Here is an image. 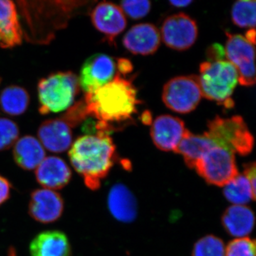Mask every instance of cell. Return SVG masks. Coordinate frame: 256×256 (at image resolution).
Here are the masks:
<instances>
[{"label": "cell", "instance_id": "obj_1", "mask_svg": "<svg viewBox=\"0 0 256 256\" xmlns=\"http://www.w3.org/2000/svg\"><path fill=\"white\" fill-rule=\"evenodd\" d=\"M116 146L109 134H86L74 142L69 151L70 163L88 188L96 190L114 166Z\"/></svg>", "mask_w": 256, "mask_h": 256}, {"label": "cell", "instance_id": "obj_2", "mask_svg": "<svg viewBox=\"0 0 256 256\" xmlns=\"http://www.w3.org/2000/svg\"><path fill=\"white\" fill-rule=\"evenodd\" d=\"M84 101L88 116L110 126L130 118L139 104L132 82L119 73L104 86L86 94Z\"/></svg>", "mask_w": 256, "mask_h": 256}, {"label": "cell", "instance_id": "obj_3", "mask_svg": "<svg viewBox=\"0 0 256 256\" xmlns=\"http://www.w3.org/2000/svg\"><path fill=\"white\" fill-rule=\"evenodd\" d=\"M198 78L202 96L227 108L234 106L230 97L238 84V76L230 62L224 60L203 62Z\"/></svg>", "mask_w": 256, "mask_h": 256}, {"label": "cell", "instance_id": "obj_4", "mask_svg": "<svg viewBox=\"0 0 256 256\" xmlns=\"http://www.w3.org/2000/svg\"><path fill=\"white\" fill-rule=\"evenodd\" d=\"M79 88L78 77L72 72H58L42 79L38 84L40 112L45 114L66 110Z\"/></svg>", "mask_w": 256, "mask_h": 256}, {"label": "cell", "instance_id": "obj_5", "mask_svg": "<svg viewBox=\"0 0 256 256\" xmlns=\"http://www.w3.org/2000/svg\"><path fill=\"white\" fill-rule=\"evenodd\" d=\"M205 136L216 146L245 156L252 152L254 139L246 124L238 116L224 118L216 116L207 124Z\"/></svg>", "mask_w": 256, "mask_h": 256}, {"label": "cell", "instance_id": "obj_6", "mask_svg": "<svg viewBox=\"0 0 256 256\" xmlns=\"http://www.w3.org/2000/svg\"><path fill=\"white\" fill-rule=\"evenodd\" d=\"M194 169L210 184L224 186L238 174L235 154L216 146L196 162Z\"/></svg>", "mask_w": 256, "mask_h": 256}, {"label": "cell", "instance_id": "obj_7", "mask_svg": "<svg viewBox=\"0 0 256 256\" xmlns=\"http://www.w3.org/2000/svg\"><path fill=\"white\" fill-rule=\"evenodd\" d=\"M202 97L198 76L195 75L175 77L163 88V102L178 114H188L194 110Z\"/></svg>", "mask_w": 256, "mask_h": 256}, {"label": "cell", "instance_id": "obj_8", "mask_svg": "<svg viewBox=\"0 0 256 256\" xmlns=\"http://www.w3.org/2000/svg\"><path fill=\"white\" fill-rule=\"evenodd\" d=\"M225 55L227 60L236 69L238 82L244 86H252L256 82L255 48L245 37L226 32Z\"/></svg>", "mask_w": 256, "mask_h": 256}, {"label": "cell", "instance_id": "obj_9", "mask_svg": "<svg viewBox=\"0 0 256 256\" xmlns=\"http://www.w3.org/2000/svg\"><path fill=\"white\" fill-rule=\"evenodd\" d=\"M160 36L170 48L184 50L193 46L196 41L198 28L193 18L184 13H180L165 20Z\"/></svg>", "mask_w": 256, "mask_h": 256}, {"label": "cell", "instance_id": "obj_10", "mask_svg": "<svg viewBox=\"0 0 256 256\" xmlns=\"http://www.w3.org/2000/svg\"><path fill=\"white\" fill-rule=\"evenodd\" d=\"M116 64L109 56L96 54L82 65L79 86L86 94H92L111 82L116 76Z\"/></svg>", "mask_w": 256, "mask_h": 256}, {"label": "cell", "instance_id": "obj_11", "mask_svg": "<svg viewBox=\"0 0 256 256\" xmlns=\"http://www.w3.org/2000/svg\"><path fill=\"white\" fill-rule=\"evenodd\" d=\"M64 208V200L57 192L48 188H38L32 192L28 214L36 222L53 223L62 216Z\"/></svg>", "mask_w": 256, "mask_h": 256}, {"label": "cell", "instance_id": "obj_12", "mask_svg": "<svg viewBox=\"0 0 256 256\" xmlns=\"http://www.w3.org/2000/svg\"><path fill=\"white\" fill-rule=\"evenodd\" d=\"M186 131L181 119L170 114H162L156 118L152 124L151 137L158 149L174 152Z\"/></svg>", "mask_w": 256, "mask_h": 256}, {"label": "cell", "instance_id": "obj_13", "mask_svg": "<svg viewBox=\"0 0 256 256\" xmlns=\"http://www.w3.org/2000/svg\"><path fill=\"white\" fill-rule=\"evenodd\" d=\"M92 24L99 32L112 40L127 26V20L120 6L114 3L102 2L92 13Z\"/></svg>", "mask_w": 256, "mask_h": 256}, {"label": "cell", "instance_id": "obj_14", "mask_svg": "<svg viewBox=\"0 0 256 256\" xmlns=\"http://www.w3.org/2000/svg\"><path fill=\"white\" fill-rule=\"evenodd\" d=\"M159 30L152 24L134 25L124 35V46L134 54H152L160 46Z\"/></svg>", "mask_w": 256, "mask_h": 256}, {"label": "cell", "instance_id": "obj_15", "mask_svg": "<svg viewBox=\"0 0 256 256\" xmlns=\"http://www.w3.org/2000/svg\"><path fill=\"white\" fill-rule=\"evenodd\" d=\"M38 136L42 146L54 153L66 150L72 142L70 124L64 118L48 120L44 122L38 128Z\"/></svg>", "mask_w": 256, "mask_h": 256}, {"label": "cell", "instance_id": "obj_16", "mask_svg": "<svg viewBox=\"0 0 256 256\" xmlns=\"http://www.w3.org/2000/svg\"><path fill=\"white\" fill-rule=\"evenodd\" d=\"M36 181L48 190H60L72 178V170L64 160L58 156L44 158L35 172Z\"/></svg>", "mask_w": 256, "mask_h": 256}, {"label": "cell", "instance_id": "obj_17", "mask_svg": "<svg viewBox=\"0 0 256 256\" xmlns=\"http://www.w3.org/2000/svg\"><path fill=\"white\" fill-rule=\"evenodd\" d=\"M109 210L116 220L124 223H130L138 214L136 197L124 184H116L108 197Z\"/></svg>", "mask_w": 256, "mask_h": 256}, {"label": "cell", "instance_id": "obj_18", "mask_svg": "<svg viewBox=\"0 0 256 256\" xmlns=\"http://www.w3.org/2000/svg\"><path fill=\"white\" fill-rule=\"evenodd\" d=\"M30 248L32 256H72L68 239L60 230H47L38 234Z\"/></svg>", "mask_w": 256, "mask_h": 256}, {"label": "cell", "instance_id": "obj_19", "mask_svg": "<svg viewBox=\"0 0 256 256\" xmlns=\"http://www.w3.org/2000/svg\"><path fill=\"white\" fill-rule=\"evenodd\" d=\"M22 35L14 3L0 0V46L8 48L20 44Z\"/></svg>", "mask_w": 256, "mask_h": 256}, {"label": "cell", "instance_id": "obj_20", "mask_svg": "<svg viewBox=\"0 0 256 256\" xmlns=\"http://www.w3.org/2000/svg\"><path fill=\"white\" fill-rule=\"evenodd\" d=\"M254 214L249 207L244 205L229 206L222 216V225L232 236L244 238L252 233Z\"/></svg>", "mask_w": 256, "mask_h": 256}, {"label": "cell", "instance_id": "obj_21", "mask_svg": "<svg viewBox=\"0 0 256 256\" xmlns=\"http://www.w3.org/2000/svg\"><path fill=\"white\" fill-rule=\"evenodd\" d=\"M42 143L32 136H25L15 142L13 156L16 164L24 170L36 169L45 158Z\"/></svg>", "mask_w": 256, "mask_h": 256}, {"label": "cell", "instance_id": "obj_22", "mask_svg": "<svg viewBox=\"0 0 256 256\" xmlns=\"http://www.w3.org/2000/svg\"><path fill=\"white\" fill-rule=\"evenodd\" d=\"M214 146L215 143L204 134L198 136L192 134L186 130L184 136L174 152L183 156L188 168L194 169L196 162Z\"/></svg>", "mask_w": 256, "mask_h": 256}, {"label": "cell", "instance_id": "obj_23", "mask_svg": "<svg viewBox=\"0 0 256 256\" xmlns=\"http://www.w3.org/2000/svg\"><path fill=\"white\" fill-rule=\"evenodd\" d=\"M224 194L234 205H244L256 200V192L244 174H238L224 186Z\"/></svg>", "mask_w": 256, "mask_h": 256}, {"label": "cell", "instance_id": "obj_24", "mask_svg": "<svg viewBox=\"0 0 256 256\" xmlns=\"http://www.w3.org/2000/svg\"><path fill=\"white\" fill-rule=\"evenodd\" d=\"M30 96L23 88L18 86L6 87L0 95V106L4 112L20 116L28 109Z\"/></svg>", "mask_w": 256, "mask_h": 256}, {"label": "cell", "instance_id": "obj_25", "mask_svg": "<svg viewBox=\"0 0 256 256\" xmlns=\"http://www.w3.org/2000/svg\"><path fill=\"white\" fill-rule=\"evenodd\" d=\"M232 18L242 28H255L256 1H238L233 5Z\"/></svg>", "mask_w": 256, "mask_h": 256}, {"label": "cell", "instance_id": "obj_26", "mask_svg": "<svg viewBox=\"0 0 256 256\" xmlns=\"http://www.w3.org/2000/svg\"><path fill=\"white\" fill-rule=\"evenodd\" d=\"M192 256H225L224 242L214 236L203 237L195 244Z\"/></svg>", "mask_w": 256, "mask_h": 256}, {"label": "cell", "instance_id": "obj_27", "mask_svg": "<svg viewBox=\"0 0 256 256\" xmlns=\"http://www.w3.org/2000/svg\"><path fill=\"white\" fill-rule=\"evenodd\" d=\"M225 256H256V242L248 237L234 239L225 248Z\"/></svg>", "mask_w": 256, "mask_h": 256}, {"label": "cell", "instance_id": "obj_28", "mask_svg": "<svg viewBox=\"0 0 256 256\" xmlns=\"http://www.w3.org/2000/svg\"><path fill=\"white\" fill-rule=\"evenodd\" d=\"M18 126L9 119L0 118V151L11 148L18 141Z\"/></svg>", "mask_w": 256, "mask_h": 256}, {"label": "cell", "instance_id": "obj_29", "mask_svg": "<svg viewBox=\"0 0 256 256\" xmlns=\"http://www.w3.org/2000/svg\"><path fill=\"white\" fill-rule=\"evenodd\" d=\"M121 9L130 18L138 20L146 16L151 9V2L146 0H130L122 1Z\"/></svg>", "mask_w": 256, "mask_h": 256}, {"label": "cell", "instance_id": "obj_30", "mask_svg": "<svg viewBox=\"0 0 256 256\" xmlns=\"http://www.w3.org/2000/svg\"><path fill=\"white\" fill-rule=\"evenodd\" d=\"M12 185L6 178L0 175V205L10 198Z\"/></svg>", "mask_w": 256, "mask_h": 256}, {"label": "cell", "instance_id": "obj_31", "mask_svg": "<svg viewBox=\"0 0 256 256\" xmlns=\"http://www.w3.org/2000/svg\"><path fill=\"white\" fill-rule=\"evenodd\" d=\"M256 163L252 162L246 164L244 166V174L246 176L248 181L250 182V184L254 191L256 192Z\"/></svg>", "mask_w": 256, "mask_h": 256}, {"label": "cell", "instance_id": "obj_32", "mask_svg": "<svg viewBox=\"0 0 256 256\" xmlns=\"http://www.w3.org/2000/svg\"><path fill=\"white\" fill-rule=\"evenodd\" d=\"M208 60H223V57L225 56V52L223 47L218 44L214 45L210 47V50H208Z\"/></svg>", "mask_w": 256, "mask_h": 256}, {"label": "cell", "instance_id": "obj_33", "mask_svg": "<svg viewBox=\"0 0 256 256\" xmlns=\"http://www.w3.org/2000/svg\"><path fill=\"white\" fill-rule=\"evenodd\" d=\"M118 68L120 74H126L132 70V64L127 60L120 58L118 62Z\"/></svg>", "mask_w": 256, "mask_h": 256}, {"label": "cell", "instance_id": "obj_34", "mask_svg": "<svg viewBox=\"0 0 256 256\" xmlns=\"http://www.w3.org/2000/svg\"><path fill=\"white\" fill-rule=\"evenodd\" d=\"M170 4L172 5V6H175V8H185V6H188V5L192 3V1L191 0H182V1H170Z\"/></svg>", "mask_w": 256, "mask_h": 256}, {"label": "cell", "instance_id": "obj_35", "mask_svg": "<svg viewBox=\"0 0 256 256\" xmlns=\"http://www.w3.org/2000/svg\"><path fill=\"white\" fill-rule=\"evenodd\" d=\"M248 42L252 43V44L255 45L256 40V30L255 28H250L246 34V36H244Z\"/></svg>", "mask_w": 256, "mask_h": 256}]
</instances>
